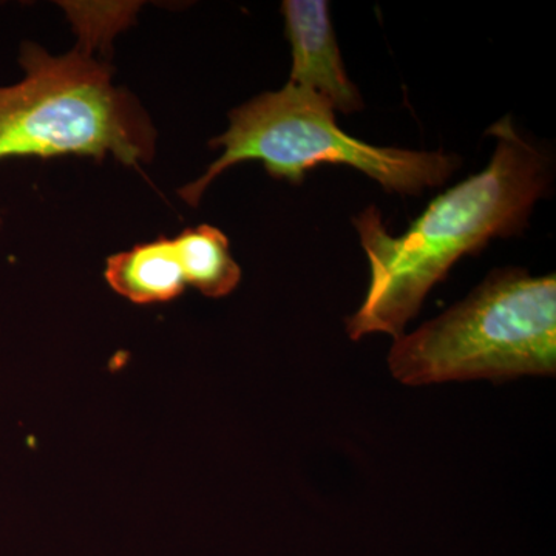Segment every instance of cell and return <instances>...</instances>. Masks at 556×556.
<instances>
[{
  "label": "cell",
  "mask_w": 556,
  "mask_h": 556,
  "mask_svg": "<svg viewBox=\"0 0 556 556\" xmlns=\"http://www.w3.org/2000/svg\"><path fill=\"white\" fill-rule=\"evenodd\" d=\"M211 146L225 149L222 156L203 177L179 190L190 206L200 203L218 175L244 161H262L270 177L292 185L321 164L346 166L375 179L388 193L402 195L444 185L460 164L444 152L379 148L351 137L338 126L328 101L291 84L233 109L229 129Z\"/></svg>",
  "instance_id": "cell-3"
},
{
  "label": "cell",
  "mask_w": 556,
  "mask_h": 556,
  "mask_svg": "<svg viewBox=\"0 0 556 556\" xmlns=\"http://www.w3.org/2000/svg\"><path fill=\"white\" fill-rule=\"evenodd\" d=\"M104 277L116 294L135 305L170 302L186 288L174 239L166 237L112 255L105 263Z\"/></svg>",
  "instance_id": "cell-6"
},
{
  "label": "cell",
  "mask_w": 556,
  "mask_h": 556,
  "mask_svg": "<svg viewBox=\"0 0 556 556\" xmlns=\"http://www.w3.org/2000/svg\"><path fill=\"white\" fill-rule=\"evenodd\" d=\"M174 244L189 287L212 299L226 298L239 287L241 269L222 230L208 225L186 229Z\"/></svg>",
  "instance_id": "cell-7"
},
{
  "label": "cell",
  "mask_w": 556,
  "mask_h": 556,
  "mask_svg": "<svg viewBox=\"0 0 556 556\" xmlns=\"http://www.w3.org/2000/svg\"><path fill=\"white\" fill-rule=\"evenodd\" d=\"M486 134L496 138V149L484 170L438 195L401 237L388 232L376 206L353 218L367 252L369 285L346 318L351 339L376 332L401 338L457 260L526 228L551 186V161L518 134L510 116Z\"/></svg>",
  "instance_id": "cell-1"
},
{
  "label": "cell",
  "mask_w": 556,
  "mask_h": 556,
  "mask_svg": "<svg viewBox=\"0 0 556 556\" xmlns=\"http://www.w3.org/2000/svg\"><path fill=\"white\" fill-rule=\"evenodd\" d=\"M388 368L409 387L555 376L554 274L493 270L463 302L394 339Z\"/></svg>",
  "instance_id": "cell-2"
},
{
  "label": "cell",
  "mask_w": 556,
  "mask_h": 556,
  "mask_svg": "<svg viewBox=\"0 0 556 556\" xmlns=\"http://www.w3.org/2000/svg\"><path fill=\"white\" fill-rule=\"evenodd\" d=\"M281 13L291 43L288 84L313 91L342 113L364 109L361 93L348 78L325 0H285Z\"/></svg>",
  "instance_id": "cell-5"
},
{
  "label": "cell",
  "mask_w": 556,
  "mask_h": 556,
  "mask_svg": "<svg viewBox=\"0 0 556 556\" xmlns=\"http://www.w3.org/2000/svg\"><path fill=\"white\" fill-rule=\"evenodd\" d=\"M90 51L50 56L36 43H24L25 78L0 89V161L113 155L138 167L152 159L155 131L148 116L113 86L112 70Z\"/></svg>",
  "instance_id": "cell-4"
}]
</instances>
